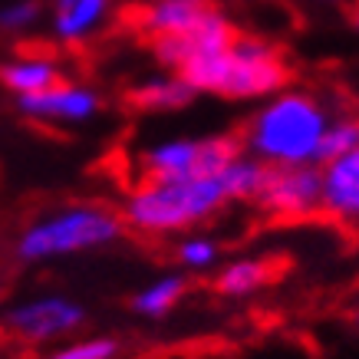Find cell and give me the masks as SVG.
Returning a JSON list of instances; mask_svg holds the SVG:
<instances>
[{"instance_id": "cell-1", "label": "cell", "mask_w": 359, "mask_h": 359, "mask_svg": "<svg viewBox=\"0 0 359 359\" xmlns=\"http://www.w3.org/2000/svg\"><path fill=\"white\" fill-rule=\"evenodd\" d=\"M333 112L306 89H280L264 99L241 135V149L267 168L320 165V142Z\"/></svg>"}, {"instance_id": "cell-2", "label": "cell", "mask_w": 359, "mask_h": 359, "mask_svg": "<svg viewBox=\"0 0 359 359\" xmlns=\"http://www.w3.org/2000/svg\"><path fill=\"white\" fill-rule=\"evenodd\" d=\"M191 93H211L224 99H267L290 79V66L277 46L257 36H234L228 50L195 53L178 69Z\"/></svg>"}, {"instance_id": "cell-3", "label": "cell", "mask_w": 359, "mask_h": 359, "mask_svg": "<svg viewBox=\"0 0 359 359\" xmlns=\"http://www.w3.org/2000/svg\"><path fill=\"white\" fill-rule=\"evenodd\" d=\"M234 201L224 175L185 178V182H145L135 185L122 201V224L142 238L178 234L215 218L221 208Z\"/></svg>"}, {"instance_id": "cell-4", "label": "cell", "mask_w": 359, "mask_h": 359, "mask_svg": "<svg viewBox=\"0 0 359 359\" xmlns=\"http://www.w3.org/2000/svg\"><path fill=\"white\" fill-rule=\"evenodd\" d=\"M122 228H126L122 218L106 205H96V201L66 205L30 221L13 244V254L23 264H46L69 254L109 248L122 238Z\"/></svg>"}, {"instance_id": "cell-5", "label": "cell", "mask_w": 359, "mask_h": 359, "mask_svg": "<svg viewBox=\"0 0 359 359\" xmlns=\"http://www.w3.org/2000/svg\"><path fill=\"white\" fill-rule=\"evenodd\" d=\"M241 155V139L211 135V139H165L139 155L145 182H185L218 175Z\"/></svg>"}, {"instance_id": "cell-6", "label": "cell", "mask_w": 359, "mask_h": 359, "mask_svg": "<svg viewBox=\"0 0 359 359\" xmlns=\"http://www.w3.org/2000/svg\"><path fill=\"white\" fill-rule=\"evenodd\" d=\"M83 323H86V306L63 294L23 297L0 313L4 337L20 346H43L53 339H66Z\"/></svg>"}, {"instance_id": "cell-7", "label": "cell", "mask_w": 359, "mask_h": 359, "mask_svg": "<svg viewBox=\"0 0 359 359\" xmlns=\"http://www.w3.org/2000/svg\"><path fill=\"white\" fill-rule=\"evenodd\" d=\"M257 208L280 221H306L320 215V165L267 168L257 191Z\"/></svg>"}, {"instance_id": "cell-8", "label": "cell", "mask_w": 359, "mask_h": 359, "mask_svg": "<svg viewBox=\"0 0 359 359\" xmlns=\"http://www.w3.org/2000/svg\"><path fill=\"white\" fill-rule=\"evenodd\" d=\"M17 109L33 122H43V126H79L89 122L102 109V99L93 86L83 83H56V86L43 89V93H33V96L17 99Z\"/></svg>"}, {"instance_id": "cell-9", "label": "cell", "mask_w": 359, "mask_h": 359, "mask_svg": "<svg viewBox=\"0 0 359 359\" xmlns=\"http://www.w3.org/2000/svg\"><path fill=\"white\" fill-rule=\"evenodd\" d=\"M320 215L359 224V149L320 165Z\"/></svg>"}, {"instance_id": "cell-10", "label": "cell", "mask_w": 359, "mask_h": 359, "mask_svg": "<svg viewBox=\"0 0 359 359\" xmlns=\"http://www.w3.org/2000/svg\"><path fill=\"white\" fill-rule=\"evenodd\" d=\"M211 11L208 0H149L135 13V30L149 40L162 36H185L201 23V17Z\"/></svg>"}, {"instance_id": "cell-11", "label": "cell", "mask_w": 359, "mask_h": 359, "mask_svg": "<svg viewBox=\"0 0 359 359\" xmlns=\"http://www.w3.org/2000/svg\"><path fill=\"white\" fill-rule=\"evenodd\" d=\"M63 79V66L50 53H20L0 66V86L11 89L13 96H33L56 86Z\"/></svg>"}, {"instance_id": "cell-12", "label": "cell", "mask_w": 359, "mask_h": 359, "mask_svg": "<svg viewBox=\"0 0 359 359\" xmlns=\"http://www.w3.org/2000/svg\"><path fill=\"white\" fill-rule=\"evenodd\" d=\"M112 0H53V33L60 43H83L102 27Z\"/></svg>"}, {"instance_id": "cell-13", "label": "cell", "mask_w": 359, "mask_h": 359, "mask_svg": "<svg viewBox=\"0 0 359 359\" xmlns=\"http://www.w3.org/2000/svg\"><path fill=\"white\" fill-rule=\"evenodd\" d=\"M277 277V267L267 257H238V261L224 264L215 277V290L221 297H231V300H241V297H250L264 290L267 283Z\"/></svg>"}, {"instance_id": "cell-14", "label": "cell", "mask_w": 359, "mask_h": 359, "mask_svg": "<svg viewBox=\"0 0 359 359\" xmlns=\"http://www.w3.org/2000/svg\"><path fill=\"white\" fill-rule=\"evenodd\" d=\"M191 89L178 73H165V76H152L139 83V86L129 93V102L142 112H175L185 109L191 102Z\"/></svg>"}, {"instance_id": "cell-15", "label": "cell", "mask_w": 359, "mask_h": 359, "mask_svg": "<svg viewBox=\"0 0 359 359\" xmlns=\"http://www.w3.org/2000/svg\"><path fill=\"white\" fill-rule=\"evenodd\" d=\"M185 277H178V273H165V277H155L152 283H145L139 294L132 297V310L145 320H162L175 310V306L182 304V297H185Z\"/></svg>"}, {"instance_id": "cell-16", "label": "cell", "mask_w": 359, "mask_h": 359, "mask_svg": "<svg viewBox=\"0 0 359 359\" xmlns=\"http://www.w3.org/2000/svg\"><path fill=\"white\" fill-rule=\"evenodd\" d=\"M359 149V119L349 116V112H337L330 119L327 132H323V142H320V165L330 162V158H339V155H349Z\"/></svg>"}, {"instance_id": "cell-17", "label": "cell", "mask_w": 359, "mask_h": 359, "mask_svg": "<svg viewBox=\"0 0 359 359\" xmlns=\"http://www.w3.org/2000/svg\"><path fill=\"white\" fill-rule=\"evenodd\" d=\"M119 339L112 337H86L69 339L63 346H56L46 359H119Z\"/></svg>"}, {"instance_id": "cell-18", "label": "cell", "mask_w": 359, "mask_h": 359, "mask_svg": "<svg viewBox=\"0 0 359 359\" xmlns=\"http://www.w3.org/2000/svg\"><path fill=\"white\" fill-rule=\"evenodd\" d=\"M178 264L188 267V271H208L218 264V254L221 248L215 244L211 238H201V234H191V238H182L178 241Z\"/></svg>"}, {"instance_id": "cell-19", "label": "cell", "mask_w": 359, "mask_h": 359, "mask_svg": "<svg viewBox=\"0 0 359 359\" xmlns=\"http://www.w3.org/2000/svg\"><path fill=\"white\" fill-rule=\"evenodd\" d=\"M40 20V4L36 0H11L0 7V30L23 33Z\"/></svg>"}, {"instance_id": "cell-20", "label": "cell", "mask_w": 359, "mask_h": 359, "mask_svg": "<svg viewBox=\"0 0 359 359\" xmlns=\"http://www.w3.org/2000/svg\"><path fill=\"white\" fill-rule=\"evenodd\" d=\"M349 23H353V30L359 33V4L353 7V11H349Z\"/></svg>"}, {"instance_id": "cell-21", "label": "cell", "mask_w": 359, "mask_h": 359, "mask_svg": "<svg viewBox=\"0 0 359 359\" xmlns=\"http://www.w3.org/2000/svg\"><path fill=\"white\" fill-rule=\"evenodd\" d=\"M353 320H356V323H359V306H356V310H353Z\"/></svg>"}]
</instances>
